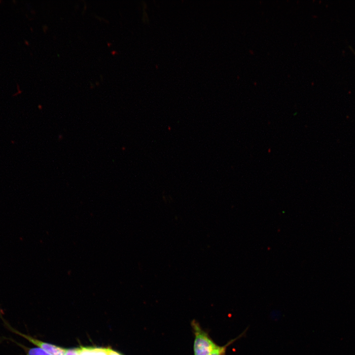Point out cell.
<instances>
[{
	"label": "cell",
	"instance_id": "3",
	"mask_svg": "<svg viewBox=\"0 0 355 355\" xmlns=\"http://www.w3.org/2000/svg\"><path fill=\"white\" fill-rule=\"evenodd\" d=\"M110 348H80V355H108Z\"/></svg>",
	"mask_w": 355,
	"mask_h": 355
},
{
	"label": "cell",
	"instance_id": "4",
	"mask_svg": "<svg viewBox=\"0 0 355 355\" xmlns=\"http://www.w3.org/2000/svg\"><path fill=\"white\" fill-rule=\"evenodd\" d=\"M9 340L16 343L25 351L26 355H52L40 348H28L21 343L14 341L13 339Z\"/></svg>",
	"mask_w": 355,
	"mask_h": 355
},
{
	"label": "cell",
	"instance_id": "6",
	"mask_svg": "<svg viewBox=\"0 0 355 355\" xmlns=\"http://www.w3.org/2000/svg\"><path fill=\"white\" fill-rule=\"evenodd\" d=\"M65 355H80V348L67 349Z\"/></svg>",
	"mask_w": 355,
	"mask_h": 355
},
{
	"label": "cell",
	"instance_id": "2",
	"mask_svg": "<svg viewBox=\"0 0 355 355\" xmlns=\"http://www.w3.org/2000/svg\"><path fill=\"white\" fill-rule=\"evenodd\" d=\"M0 316L3 321L5 326L12 332L25 338L33 344L43 349L52 355H65L67 349L63 348L51 344L40 341L30 336L29 335L23 334L12 327L6 321L4 320V319H3L0 313Z\"/></svg>",
	"mask_w": 355,
	"mask_h": 355
},
{
	"label": "cell",
	"instance_id": "1",
	"mask_svg": "<svg viewBox=\"0 0 355 355\" xmlns=\"http://www.w3.org/2000/svg\"><path fill=\"white\" fill-rule=\"evenodd\" d=\"M191 324L195 335L194 355H210L217 345L202 330L197 321L193 320Z\"/></svg>",
	"mask_w": 355,
	"mask_h": 355
},
{
	"label": "cell",
	"instance_id": "5",
	"mask_svg": "<svg viewBox=\"0 0 355 355\" xmlns=\"http://www.w3.org/2000/svg\"><path fill=\"white\" fill-rule=\"evenodd\" d=\"M244 334L245 332L242 333L237 338L231 340L224 346H219L218 345H217V346L214 348V349L212 351V352L210 355H225L226 352L227 348L231 344L233 343L234 342H235L237 339L241 338L244 335Z\"/></svg>",
	"mask_w": 355,
	"mask_h": 355
}]
</instances>
